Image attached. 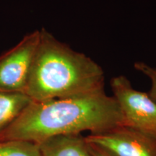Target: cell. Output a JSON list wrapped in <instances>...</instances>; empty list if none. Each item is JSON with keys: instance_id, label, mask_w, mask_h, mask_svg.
<instances>
[{"instance_id": "obj_6", "label": "cell", "mask_w": 156, "mask_h": 156, "mask_svg": "<svg viewBox=\"0 0 156 156\" xmlns=\"http://www.w3.org/2000/svg\"><path fill=\"white\" fill-rule=\"evenodd\" d=\"M38 145L42 156H92L85 138L80 134L54 136Z\"/></svg>"}, {"instance_id": "obj_10", "label": "cell", "mask_w": 156, "mask_h": 156, "mask_svg": "<svg viewBox=\"0 0 156 156\" xmlns=\"http://www.w3.org/2000/svg\"><path fill=\"white\" fill-rule=\"evenodd\" d=\"M87 144V146H88V149L90 152L91 155L92 156H112L110 154L106 153V151H103L101 148H98L96 146L90 145V144Z\"/></svg>"}, {"instance_id": "obj_7", "label": "cell", "mask_w": 156, "mask_h": 156, "mask_svg": "<svg viewBox=\"0 0 156 156\" xmlns=\"http://www.w3.org/2000/svg\"><path fill=\"white\" fill-rule=\"evenodd\" d=\"M32 101L24 93L0 90V132L10 125Z\"/></svg>"}, {"instance_id": "obj_8", "label": "cell", "mask_w": 156, "mask_h": 156, "mask_svg": "<svg viewBox=\"0 0 156 156\" xmlns=\"http://www.w3.org/2000/svg\"><path fill=\"white\" fill-rule=\"evenodd\" d=\"M0 156H42L39 145L24 140L0 141Z\"/></svg>"}, {"instance_id": "obj_2", "label": "cell", "mask_w": 156, "mask_h": 156, "mask_svg": "<svg viewBox=\"0 0 156 156\" xmlns=\"http://www.w3.org/2000/svg\"><path fill=\"white\" fill-rule=\"evenodd\" d=\"M104 72L85 54L73 50L42 28L25 93L33 101L104 90Z\"/></svg>"}, {"instance_id": "obj_3", "label": "cell", "mask_w": 156, "mask_h": 156, "mask_svg": "<svg viewBox=\"0 0 156 156\" xmlns=\"http://www.w3.org/2000/svg\"><path fill=\"white\" fill-rule=\"evenodd\" d=\"M111 87L122 112L124 126L156 141V102L148 93L134 89L124 75L113 77Z\"/></svg>"}, {"instance_id": "obj_4", "label": "cell", "mask_w": 156, "mask_h": 156, "mask_svg": "<svg viewBox=\"0 0 156 156\" xmlns=\"http://www.w3.org/2000/svg\"><path fill=\"white\" fill-rule=\"evenodd\" d=\"M39 38L34 31L0 56V90L25 93Z\"/></svg>"}, {"instance_id": "obj_9", "label": "cell", "mask_w": 156, "mask_h": 156, "mask_svg": "<svg viewBox=\"0 0 156 156\" xmlns=\"http://www.w3.org/2000/svg\"><path fill=\"white\" fill-rule=\"evenodd\" d=\"M134 68L150 79L151 82V88L148 94L156 102V67H151L145 62H140L134 64Z\"/></svg>"}, {"instance_id": "obj_1", "label": "cell", "mask_w": 156, "mask_h": 156, "mask_svg": "<svg viewBox=\"0 0 156 156\" xmlns=\"http://www.w3.org/2000/svg\"><path fill=\"white\" fill-rule=\"evenodd\" d=\"M124 126L116 99L104 90L62 98L32 101L9 126L0 141L24 140L39 144L60 135L98 133Z\"/></svg>"}, {"instance_id": "obj_5", "label": "cell", "mask_w": 156, "mask_h": 156, "mask_svg": "<svg viewBox=\"0 0 156 156\" xmlns=\"http://www.w3.org/2000/svg\"><path fill=\"white\" fill-rule=\"evenodd\" d=\"M84 138L112 156H156V141L124 126Z\"/></svg>"}]
</instances>
